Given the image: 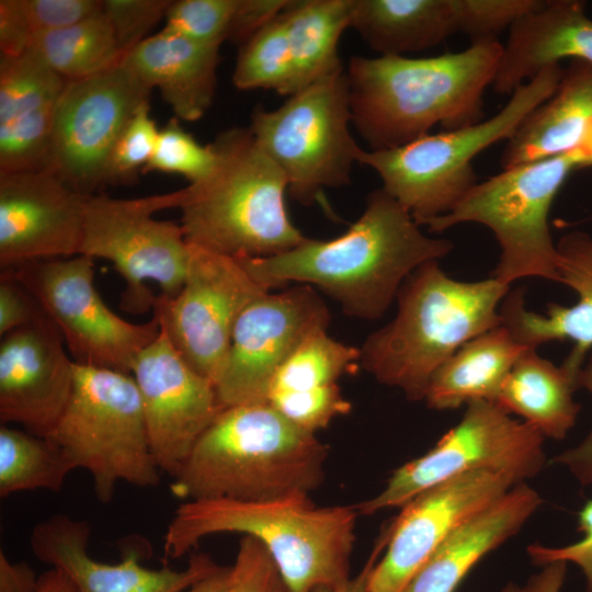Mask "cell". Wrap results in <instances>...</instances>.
Masks as SVG:
<instances>
[{"instance_id":"obj_53","label":"cell","mask_w":592,"mask_h":592,"mask_svg":"<svg viewBox=\"0 0 592 592\" xmlns=\"http://www.w3.org/2000/svg\"><path fill=\"white\" fill-rule=\"evenodd\" d=\"M37 592H78V590L64 572L52 568L38 578Z\"/></svg>"},{"instance_id":"obj_47","label":"cell","mask_w":592,"mask_h":592,"mask_svg":"<svg viewBox=\"0 0 592 592\" xmlns=\"http://www.w3.org/2000/svg\"><path fill=\"white\" fill-rule=\"evenodd\" d=\"M33 34L25 19L21 0L0 1L1 56L15 57L30 50Z\"/></svg>"},{"instance_id":"obj_29","label":"cell","mask_w":592,"mask_h":592,"mask_svg":"<svg viewBox=\"0 0 592 592\" xmlns=\"http://www.w3.org/2000/svg\"><path fill=\"white\" fill-rule=\"evenodd\" d=\"M578 375L526 350L504 380L494 403L534 426L544 437L562 440L573 428L580 405L573 399Z\"/></svg>"},{"instance_id":"obj_35","label":"cell","mask_w":592,"mask_h":592,"mask_svg":"<svg viewBox=\"0 0 592 592\" xmlns=\"http://www.w3.org/2000/svg\"><path fill=\"white\" fill-rule=\"evenodd\" d=\"M241 90L269 89L281 95L294 94V68L280 15L241 45L232 72Z\"/></svg>"},{"instance_id":"obj_6","label":"cell","mask_w":592,"mask_h":592,"mask_svg":"<svg viewBox=\"0 0 592 592\" xmlns=\"http://www.w3.org/2000/svg\"><path fill=\"white\" fill-rule=\"evenodd\" d=\"M213 144L209 174L182 189L186 241L234 259L270 258L303 243L307 237L286 209L287 180L249 127L227 129Z\"/></svg>"},{"instance_id":"obj_50","label":"cell","mask_w":592,"mask_h":592,"mask_svg":"<svg viewBox=\"0 0 592 592\" xmlns=\"http://www.w3.org/2000/svg\"><path fill=\"white\" fill-rule=\"evenodd\" d=\"M567 572V562L555 561L543 566L526 583H508L501 592H561Z\"/></svg>"},{"instance_id":"obj_49","label":"cell","mask_w":592,"mask_h":592,"mask_svg":"<svg viewBox=\"0 0 592 592\" xmlns=\"http://www.w3.org/2000/svg\"><path fill=\"white\" fill-rule=\"evenodd\" d=\"M38 578L27 562H12L0 551V592H37Z\"/></svg>"},{"instance_id":"obj_15","label":"cell","mask_w":592,"mask_h":592,"mask_svg":"<svg viewBox=\"0 0 592 592\" xmlns=\"http://www.w3.org/2000/svg\"><path fill=\"white\" fill-rule=\"evenodd\" d=\"M150 91L122 62L67 81L55 110L50 170L76 191L93 195L107 183L112 150Z\"/></svg>"},{"instance_id":"obj_43","label":"cell","mask_w":592,"mask_h":592,"mask_svg":"<svg viewBox=\"0 0 592 592\" xmlns=\"http://www.w3.org/2000/svg\"><path fill=\"white\" fill-rule=\"evenodd\" d=\"M21 2L34 37L77 24L103 11V1L96 0H21Z\"/></svg>"},{"instance_id":"obj_5","label":"cell","mask_w":592,"mask_h":592,"mask_svg":"<svg viewBox=\"0 0 592 592\" xmlns=\"http://www.w3.org/2000/svg\"><path fill=\"white\" fill-rule=\"evenodd\" d=\"M509 291L492 276L458 281L443 271L440 261L426 262L400 286L395 318L360 348V365L409 400H423L430 378L449 356L502 325L500 305Z\"/></svg>"},{"instance_id":"obj_34","label":"cell","mask_w":592,"mask_h":592,"mask_svg":"<svg viewBox=\"0 0 592 592\" xmlns=\"http://www.w3.org/2000/svg\"><path fill=\"white\" fill-rule=\"evenodd\" d=\"M361 350L332 339L327 330L309 335L275 374L266 398L272 392L307 390L337 384L346 372L360 364Z\"/></svg>"},{"instance_id":"obj_33","label":"cell","mask_w":592,"mask_h":592,"mask_svg":"<svg viewBox=\"0 0 592 592\" xmlns=\"http://www.w3.org/2000/svg\"><path fill=\"white\" fill-rule=\"evenodd\" d=\"M67 83L31 49L0 57V125L54 107Z\"/></svg>"},{"instance_id":"obj_31","label":"cell","mask_w":592,"mask_h":592,"mask_svg":"<svg viewBox=\"0 0 592 592\" xmlns=\"http://www.w3.org/2000/svg\"><path fill=\"white\" fill-rule=\"evenodd\" d=\"M30 49L67 81L98 75L123 60L103 11L77 24L35 36Z\"/></svg>"},{"instance_id":"obj_12","label":"cell","mask_w":592,"mask_h":592,"mask_svg":"<svg viewBox=\"0 0 592 592\" xmlns=\"http://www.w3.org/2000/svg\"><path fill=\"white\" fill-rule=\"evenodd\" d=\"M544 439L497 403L471 401L460 421L428 453L396 469L384 489L356 509L369 515L402 506L428 488L475 470L503 473L524 482L544 467Z\"/></svg>"},{"instance_id":"obj_25","label":"cell","mask_w":592,"mask_h":592,"mask_svg":"<svg viewBox=\"0 0 592 592\" xmlns=\"http://www.w3.org/2000/svg\"><path fill=\"white\" fill-rule=\"evenodd\" d=\"M543 503L525 482L456 530L414 572L401 592H455L490 551L514 536Z\"/></svg>"},{"instance_id":"obj_44","label":"cell","mask_w":592,"mask_h":592,"mask_svg":"<svg viewBox=\"0 0 592 592\" xmlns=\"http://www.w3.org/2000/svg\"><path fill=\"white\" fill-rule=\"evenodd\" d=\"M578 530L583 537L562 547H547L538 544L528 546L527 553L535 565L545 566L555 561L572 562L583 572L587 592H592V500L578 514Z\"/></svg>"},{"instance_id":"obj_14","label":"cell","mask_w":592,"mask_h":592,"mask_svg":"<svg viewBox=\"0 0 592 592\" xmlns=\"http://www.w3.org/2000/svg\"><path fill=\"white\" fill-rule=\"evenodd\" d=\"M189 244L184 284L174 297H156L153 316L181 357L216 387L239 316L270 289L237 259Z\"/></svg>"},{"instance_id":"obj_52","label":"cell","mask_w":592,"mask_h":592,"mask_svg":"<svg viewBox=\"0 0 592 592\" xmlns=\"http://www.w3.org/2000/svg\"><path fill=\"white\" fill-rule=\"evenodd\" d=\"M231 566H218L210 574L196 582L187 592H227Z\"/></svg>"},{"instance_id":"obj_1","label":"cell","mask_w":592,"mask_h":592,"mask_svg":"<svg viewBox=\"0 0 592 592\" xmlns=\"http://www.w3.org/2000/svg\"><path fill=\"white\" fill-rule=\"evenodd\" d=\"M420 227L380 187L367 196L363 213L341 236L307 238L274 257L237 260L267 289L291 282L316 286L345 314L373 320L387 311L415 269L454 249L451 240L428 236Z\"/></svg>"},{"instance_id":"obj_45","label":"cell","mask_w":592,"mask_h":592,"mask_svg":"<svg viewBox=\"0 0 592 592\" xmlns=\"http://www.w3.org/2000/svg\"><path fill=\"white\" fill-rule=\"evenodd\" d=\"M46 316L36 298L10 269L0 277V335L29 326Z\"/></svg>"},{"instance_id":"obj_2","label":"cell","mask_w":592,"mask_h":592,"mask_svg":"<svg viewBox=\"0 0 592 592\" xmlns=\"http://www.w3.org/2000/svg\"><path fill=\"white\" fill-rule=\"evenodd\" d=\"M502 44L471 42L464 50L429 57L351 58L345 71L352 126L368 150L407 145L440 125L445 130L483 119Z\"/></svg>"},{"instance_id":"obj_21","label":"cell","mask_w":592,"mask_h":592,"mask_svg":"<svg viewBox=\"0 0 592 592\" xmlns=\"http://www.w3.org/2000/svg\"><path fill=\"white\" fill-rule=\"evenodd\" d=\"M88 522L55 514L37 523L30 535L35 557L64 572L78 592H183L210 574L218 565L206 554L191 556L187 567L150 569L140 551L128 549L118 563L102 562L88 550Z\"/></svg>"},{"instance_id":"obj_17","label":"cell","mask_w":592,"mask_h":592,"mask_svg":"<svg viewBox=\"0 0 592 592\" xmlns=\"http://www.w3.org/2000/svg\"><path fill=\"white\" fill-rule=\"evenodd\" d=\"M517 485L511 476L475 470L422 491L387 526L383 557L372 567L368 592H401L423 562L462 525Z\"/></svg>"},{"instance_id":"obj_26","label":"cell","mask_w":592,"mask_h":592,"mask_svg":"<svg viewBox=\"0 0 592 592\" xmlns=\"http://www.w3.org/2000/svg\"><path fill=\"white\" fill-rule=\"evenodd\" d=\"M592 127V65L570 60L555 92L517 127L503 149L502 169L577 150Z\"/></svg>"},{"instance_id":"obj_30","label":"cell","mask_w":592,"mask_h":592,"mask_svg":"<svg viewBox=\"0 0 592 592\" xmlns=\"http://www.w3.org/2000/svg\"><path fill=\"white\" fill-rule=\"evenodd\" d=\"M354 1L288 0L280 13L293 60L294 93L343 69L338 45L351 29Z\"/></svg>"},{"instance_id":"obj_32","label":"cell","mask_w":592,"mask_h":592,"mask_svg":"<svg viewBox=\"0 0 592 592\" xmlns=\"http://www.w3.org/2000/svg\"><path fill=\"white\" fill-rule=\"evenodd\" d=\"M73 467L49 439L2 424L0 497L32 490L59 491Z\"/></svg>"},{"instance_id":"obj_46","label":"cell","mask_w":592,"mask_h":592,"mask_svg":"<svg viewBox=\"0 0 592 592\" xmlns=\"http://www.w3.org/2000/svg\"><path fill=\"white\" fill-rule=\"evenodd\" d=\"M287 2L288 0H239L227 39L242 45L275 20Z\"/></svg>"},{"instance_id":"obj_7","label":"cell","mask_w":592,"mask_h":592,"mask_svg":"<svg viewBox=\"0 0 592 592\" xmlns=\"http://www.w3.org/2000/svg\"><path fill=\"white\" fill-rule=\"evenodd\" d=\"M563 68L542 70L516 88L489 118L456 129L428 134L401 147L364 150L358 163L373 169L382 189L398 201L420 226L446 215L479 181L474 159L508 140L522 122L557 89Z\"/></svg>"},{"instance_id":"obj_16","label":"cell","mask_w":592,"mask_h":592,"mask_svg":"<svg viewBox=\"0 0 592 592\" xmlns=\"http://www.w3.org/2000/svg\"><path fill=\"white\" fill-rule=\"evenodd\" d=\"M330 319L322 298L305 284L266 292L249 304L235 325L216 384L221 408L266 401L277 371L309 335L327 330Z\"/></svg>"},{"instance_id":"obj_3","label":"cell","mask_w":592,"mask_h":592,"mask_svg":"<svg viewBox=\"0 0 592 592\" xmlns=\"http://www.w3.org/2000/svg\"><path fill=\"white\" fill-rule=\"evenodd\" d=\"M328 452L267 401L224 408L197 440L170 492L183 501H269L309 497Z\"/></svg>"},{"instance_id":"obj_8","label":"cell","mask_w":592,"mask_h":592,"mask_svg":"<svg viewBox=\"0 0 592 592\" xmlns=\"http://www.w3.org/2000/svg\"><path fill=\"white\" fill-rule=\"evenodd\" d=\"M582 169L578 150L510 169L478 182L430 232L475 223L490 229L500 255L492 277L505 285L525 277L558 282V250L549 229L554 200L567 178Z\"/></svg>"},{"instance_id":"obj_24","label":"cell","mask_w":592,"mask_h":592,"mask_svg":"<svg viewBox=\"0 0 592 592\" xmlns=\"http://www.w3.org/2000/svg\"><path fill=\"white\" fill-rule=\"evenodd\" d=\"M219 47L162 30L132 49L122 64L145 87L158 88L177 118L194 122L214 101Z\"/></svg>"},{"instance_id":"obj_18","label":"cell","mask_w":592,"mask_h":592,"mask_svg":"<svg viewBox=\"0 0 592 592\" xmlns=\"http://www.w3.org/2000/svg\"><path fill=\"white\" fill-rule=\"evenodd\" d=\"M130 375L155 462L173 478L223 410L216 387L181 357L161 329L135 360Z\"/></svg>"},{"instance_id":"obj_54","label":"cell","mask_w":592,"mask_h":592,"mask_svg":"<svg viewBox=\"0 0 592 592\" xmlns=\"http://www.w3.org/2000/svg\"><path fill=\"white\" fill-rule=\"evenodd\" d=\"M582 158V168L592 166V127L580 148L577 149Z\"/></svg>"},{"instance_id":"obj_11","label":"cell","mask_w":592,"mask_h":592,"mask_svg":"<svg viewBox=\"0 0 592 592\" xmlns=\"http://www.w3.org/2000/svg\"><path fill=\"white\" fill-rule=\"evenodd\" d=\"M182 189L137 198L103 194L88 197L79 254L114 264L125 282L122 307L143 314L153 307L146 283L155 282L161 294L174 297L181 291L189 265L190 244L181 225L153 218V214L179 208Z\"/></svg>"},{"instance_id":"obj_4","label":"cell","mask_w":592,"mask_h":592,"mask_svg":"<svg viewBox=\"0 0 592 592\" xmlns=\"http://www.w3.org/2000/svg\"><path fill=\"white\" fill-rule=\"evenodd\" d=\"M356 506H317L309 497L269 501H183L169 523L163 553L179 558L207 536L240 533L258 539L288 592L345 585L355 542Z\"/></svg>"},{"instance_id":"obj_38","label":"cell","mask_w":592,"mask_h":592,"mask_svg":"<svg viewBox=\"0 0 592 592\" xmlns=\"http://www.w3.org/2000/svg\"><path fill=\"white\" fill-rule=\"evenodd\" d=\"M266 401L292 423L311 433L327 428L334 418L351 410V403L343 397L338 384L272 392Z\"/></svg>"},{"instance_id":"obj_19","label":"cell","mask_w":592,"mask_h":592,"mask_svg":"<svg viewBox=\"0 0 592 592\" xmlns=\"http://www.w3.org/2000/svg\"><path fill=\"white\" fill-rule=\"evenodd\" d=\"M88 197L52 170L0 172L1 270L79 254Z\"/></svg>"},{"instance_id":"obj_51","label":"cell","mask_w":592,"mask_h":592,"mask_svg":"<svg viewBox=\"0 0 592 592\" xmlns=\"http://www.w3.org/2000/svg\"><path fill=\"white\" fill-rule=\"evenodd\" d=\"M386 542H387V534H386V531H384L380 538L377 540V544L368 561L364 566V568L360 571V573L356 577L352 578L345 585L341 588H337V589H322L317 592H368L367 580H368L369 571L372 567L374 566V563L376 562V560L378 559L379 555L382 554V550H384L386 546Z\"/></svg>"},{"instance_id":"obj_9","label":"cell","mask_w":592,"mask_h":592,"mask_svg":"<svg viewBox=\"0 0 592 592\" xmlns=\"http://www.w3.org/2000/svg\"><path fill=\"white\" fill-rule=\"evenodd\" d=\"M73 469L87 470L98 500L113 499L116 483L156 487L160 469L151 453L143 406L130 374L75 363L68 405L48 436Z\"/></svg>"},{"instance_id":"obj_13","label":"cell","mask_w":592,"mask_h":592,"mask_svg":"<svg viewBox=\"0 0 592 592\" xmlns=\"http://www.w3.org/2000/svg\"><path fill=\"white\" fill-rule=\"evenodd\" d=\"M62 337L76 364L130 374L139 353L160 333L153 316L129 322L103 301L94 286V260L82 254L10 267Z\"/></svg>"},{"instance_id":"obj_10","label":"cell","mask_w":592,"mask_h":592,"mask_svg":"<svg viewBox=\"0 0 592 592\" xmlns=\"http://www.w3.org/2000/svg\"><path fill=\"white\" fill-rule=\"evenodd\" d=\"M344 69L289 95L276 109L258 106L249 129L284 173L288 192L305 206L325 202L326 189L345 186L361 148L352 133Z\"/></svg>"},{"instance_id":"obj_23","label":"cell","mask_w":592,"mask_h":592,"mask_svg":"<svg viewBox=\"0 0 592 592\" xmlns=\"http://www.w3.org/2000/svg\"><path fill=\"white\" fill-rule=\"evenodd\" d=\"M563 59L592 65V19L580 0H548L509 29L493 80L499 94H512L545 68Z\"/></svg>"},{"instance_id":"obj_28","label":"cell","mask_w":592,"mask_h":592,"mask_svg":"<svg viewBox=\"0 0 592 592\" xmlns=\"http://www.w3.org/2000/svg\"><path fill=\"white\" fill-rule=\"evenodd\" d=\"M351 29L378 56H406L459 33L458 0H355Z\"/></svg>"},{"instance_id":"obj_40","label":"cell","mask_w":592,"mask_h":592,"mask_svg":"<svg viewBox=\"0 0 592 592\" xmlns=\"http://www.w3.org/2000/svg\"><path fill=\"white\" fill-rule=\"evenodd\" d=\"M543 1L458 0L459 33L469 36L471 42L497 39L500 33Z\"/></svg>"},{"instance_id":"obj_39","label":"cell","mask_w":592,"mask_h":592,"mask_svg":"<svg viewBox=\"0 0 592 592\" xmlns=\"http://www.w3.org/2000/svg\"><path fill=\"white\" fill-rule=\"evenodd\" d=\"M159 129L150 116L149 102L143 103L119 135L110 157L107 183L128 182L149 162Z\"/></svg>"},{"instance_id":"obj_22","label":"cell","mask_w":592,"mask_h":592,"mask_svg":"<svg viewBox=\"0 0 592 592\" xmlns=\"http://www.w3.org/2000/svg\"><path fill=\"white\" fill-rule=\"evenodd\" d=\"M557 243L558 283L577 294L571 306L549 303L545 314L526 306L523 288L509 291L500 305L502 325L521 344L537 349L549 341L573 342L562 365L579 375L592 349V237L581 230L563 235Z\"/></svg>"},{"instance_id":"obj_48","label":"cell","mask_w":592,"mask_h":592,"mask_svg":"<svg viewBox=\"0 0 592 592\" xmlns=\"http://www.w3.org/2000/svg\"><path fill=\"white\" fill-rule=\"evenodd\" d=\"M578 386L592 394V352L579 372ZM554 462L566 466L582 485L591 483L592 430L579 445L557 455Z\"/></svg>"},{"instance_id":"obj_27","label":"cell","mask_w":592,"mask_h":592,"mask_svg":"<svg viewBox=\"0 0 592 592\" xmlns=\"http://www.w3.org/2000/svg\"><path fill=\"white\" fill-rule=\"evenodd\" d=\"M528 349L503 326L463 344L432 375L424 401L434 410H453L471 401L494 402L504 380Z\"/></svg>"},{"instance_id":"obj_36","label":"cell","mask_w":592,"mask_h":592,"mask_svg":"<svg viewBox=\"0 0 592 592\" xmlns=\"http://www.w3.org/2000/svg\"><path fill=\"white\" fill-rule=\"evenodd\" d=\"M216 159L217 151L213 143L200 144L181 127L179 118L173 117L159 129L153 153L141 171L180 174L193 184L209 174Z\"/></svg>"},{"instance_id":"obj_37","label":"cell","mask_w":592,"mask_h":592,"mask_svg":"<svg viewBox=\"0 0 592 592\" xmlns=\"http://www.w3.org/2000/svg\"><path fill=\"white\" fill-rule=\"evenodd\" d=\"M239 0H178L166 12L162 29L187 39L221 45Z\"/></svg>"},{"instance_id":"obj_42","label":"cell","mask_w":592,"mask_h":592,"mask_svg":"<svg viewBox=\"0 0 592 592\" xmlns=\"http://www.w3.org/2000/svg\"><path fill=\"white\" fill-rule=\"evenodd\" d=\"M227 592H288L280 571L265 547L254 537L243 535Z\"/></svg>"},{"instance_id":"obj_41","label":"cell","mask_w":592,"mask_h":592,"mask_svg":"<svg viewBox=\"0 0 592 592\" xmlns=\"http://www.w3.org/2000/svg\"><path fill=\"white\" fill-rule=\"evenodd\" d=\"M169 0H105L103 13L124 57L164 18ZM123 61V60H122Z\"/></svg>"},{"instance_id":"obj_20","label":"cell","mask_w":592,"mask_h":592,"mask_svg":"<svg viewBox=\"0 0 592 592\" xmlns=\"http://www.w3.org/2000/svg\"><path fill=\"white\" fill-rule=\"evenodd\" d=\"M61 334L44 316L1 337L0 421L46 437L71 397L75 362Z\"/></svg>"}]
</instances>
